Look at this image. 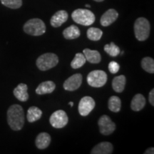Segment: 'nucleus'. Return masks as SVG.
Returning a JSON list of instances; mask_svg holds the SVG:
<instances>
[{"label": "nucleus", "instance_id": "obj_1", "mask_svg": "<svg viewBox=\"0 0 154 154\" xmlns=\"http://www.w3.org/2000/svg\"><path fill=\"white\" fill-rule=\"evenodd\" d=\"M7 122L14 131H20L24 124V112L20 105H11L7 111Z\"/></svg>", "mask_w": 154, "mask_h": 154}, {"label": "nucleus", "instance_id": "obj_2", "mask_svg": "<svg viewBox=\"0 0 154 154\" xmlns=\"http://www.w3.org/2000/svg\"><path fill=\"white\" fill-rule=\"evenodd\" d=\"M72 18L77 24L90 26L95 22V15L91 11L86 9H77L72 14Z\"/></svg>", "mask_w": 154, "mask_h": 154}, {"label": "nucleus", "instance_id": "obj_3", "mask_svg": "<svg viewBox=\"0 0 154 154\" xmlns=\"http://www.w3.org/2000/svg\"><path fill=\"white\" fill-rule=\"evenodd\" d=\"M151 30V26L148 19L143 17H139L134 23V33L138 41H146L149 38Z\"/></svg>", "mask_w": 154, "mask_h": 154}, {"label": "nucleus", "instance_id": "obj_4", "mask_svg": "<svg viewBox=\"0 0 154 154\" xmlns=\"http://www.w3.org/2000/svg\"><path fill=\"white\" fill-rule=\"evenodd\" d=\"M25 33L32 36H41L46 32V25L40 19H32L24 25Z\"/></svg>", "mask_w": 154, "mask_h": 154}, {"label": "nucleus", "instance_id": "obj_5", "mask_svg": "<svg viewBox=\"0 0 154 154\" xmlns=\"http://www.w3.org/2000/svg\"><path fill=\"white\" fill-rule=\"evenodd\" d=\"M59 63V58L55 54L46 53L40 56L36 60V66L41 71H47L54 68Z\"/></svg>", "mask_w": 154, "mask_h": 154}, {"label": "nucleus", "instance_id": "obj_6", "mask_svg": "<svg viewBox=\"0 0 154 154\" xmlns=\"http://www.w3.org/2000/svg\"><path fill=\"white\" fill-rule=\"evenodd\" d=\"M107 82L106 73L102 70L92 71L88 74L87 82L88 85L94 88L103 86Z\"/></svg>", "mask_w": 154, "mask_h": 154}, {"label": "nucleus", "instance_id": "obj_7", "mask_svg": "<svg viewBox=\"0 0 154 154\" xmlns=\"http://www.w3.org/2000/svg\"><path fill=\"white\" fill-rule=\"evenodd\" d=\"M69 118L64 111L58 110L54 112L50 116L49 122L54 128H62L68 124Z\"/></svg>", "mask_w": 154, "mask_h": 154}, {"label": "nucleus", "instance_id": "obj_8", "mask_svg": "<svg viewBox=\"0 0 154 154\" xmlns=\"http://www.w3.org/2000/svg\"><path fill=\"white\" fill-rule=\"evenodd\" d=\"M98 124L100 133L104 136L111 134L116 129V124L107 115L101 116L98 121Z\"/></svg>", "mask_w": 154, "mask_h": 154}, {"label": "nucleus", "instance_id": "obj_9", "mask_svg": "<svg viewBox=\"0 0 154 154\" xmlns=\"http://www.w3.org/2000/svg\"><path fill=\"white\" fill-rule=\"evenodd\" d=\"M95 107V101L91 96H84L79 103V112L82 116H86Z\"/></svg>", "mask_w": 154, "mask_h": 154}, {"label": "nucleus", "instance_id": "obj_10", "mask_svg": "<svg viewBox=\"0 0 154 154\" xmlns=\"http://www.w3.org/2000/svg\"><path fill=\"white\" fill-rule=\"evenodd\" d=\"M82 83V75L81 74H74L65 81L63 83V88L69 91H75L80 87Z\"/></svg>", "mask_w": 154, "mask_h": 154}, {"label": "nucleus", "instance_id": "obj_11", "mask_svg": "<svg viewBox=\"0 0 154 154\" xmlns=\"http://www.w3.org/2000/svg\"><path fill=\"white\" fill-rule=\"evenodd\" d=\"M119 17V13L115 9H110L102 15L100 22L103 26H109L116 20Z\"/></svg>", "mask_w": 154, "mask_h": 154}, {"label": "nucleus", "instance_id": "obj_12", "mask_svg": "<svg viewBox=\"0 0 154 154\" xmlns=\"http://www.w3.org/2000/svg\"><path fill=\"white\" fill-rule=\"evenodd\" d=\"M68 13L64 10L58 11L53 15L50 20V24L53 27H59L68 19Z\"/></svg>", "mask_w": 154, "mask_h": 154}, {"label": "nucleus", "instance_id": "obj_13", "mask_svg": "<svg viewBox=\"0 0 154 154\" xmlns=\"http://www.w3.org/2000/svg\"><path fill=\"white\" fill-rule=\"evenodd\" d=\"M113 145L109 142H101L94 146L91 154H111L113 153Z\"/></svg>", "mask_w": 154, "mask_h": 154}, {"label": "nucleus", "instance_id": "obj_14", "mask_svg": "<svg viewBox=\"0 0 154 154\" xmlns=\"http://www.w3.org/2000/svg\"><path fill=\"white\" fill-rule=\"evenodd\" d=\"M51 136L49 134L46 132L40 133L36 138V146L38 149H47L51 143Z\"/></svg>", "mask_w": 154, "mask_h": 154}, {"label": "nucleus", "instance_id": "obj_15", "mask_svg": "<svg viewBox=\"0 0 154 154\" xmlns=\"http://www.w3.org/2000/svg\"><path fill=\"white\" fill-rule=\"evenodd\" d=\"M56 88L55 84L51 81H47L41 83L36 88V93L38 95L51 94L54 91Z\"/></svg>", "mask_w": 154, "mask_h": 154}, {"label": "nucleus", "instance_id": "obj_16", "mask_svg": "<svg viewBox=\"0 0 154 154\" xmlns=\"http://www.w3.org/2000/svg\"><path fill=\"white\" fill-rule=\"evenodd\" d=\"M27 85L25 84H19L14 89V95L19 101L24 102L29 99V94L27 93Z\"/></svg>", "mask_w": 154, "mask_h": 154}, {"label": "nucleus", "instance_id": "obj_17", "mask_svg": "<svg viewBox=\"0 0 154 154\" xmlns=\"http://www.w3.org/2000/svg\"><path fill=\"white\" fill-rule=\"evenodd\" d=\"M145 97L140 94L135 95L131 102V108L134 111H140L146 106Z\"/></svg>", "mask_w": 154, "mask_h": 154}, {"label": "nucleus", "instance_id": "obj_18", "mask_svg": "<svg viewBox=\"0 0 154 154\" xmlns=\"http://www.w3.org/2000/svg\"><path fill=\"white\" fill-rule=\"evenodd\" d=\"M86 60L91 63H99L101 61V54L96 50H91L89 49H85L83 51Z\"/></svg>", "mask_w": 154, "mask_h": 154}, {"label": "nucleus", "instance_id": "obj_19", "mask_svg": "<svg viewBox=\"0 0 154 154\" xmlns=\"http://www.w3.org/2000/svg\"><path fill=\"white\" fill-rule=\"evenodd\" d=\"M126 79L124 75L116 76L112 81V87L113 90L117 93H121L124 91L126 86Z\"/></svg>", "mask_w": 154, "mask_h": 154}, {"label": "nucleus", "instance_id": "obj_20", "mask_svg": "<svg viewBox=\"0 0 154 154\" xmlns=\"http://www.w3.org/2000/svg\"><path fill=\"white\" fill-rule=\"evenodd\" d=\"M63 35L66 39H75L81 35L79 29L75 25H72L65 29L63 32Z\"/></svg>", "mask_w": 154, "mask_h": 154}, {"label": "nucleus", "instance_id": "obj_21", "mask_svg": "<svg viewBox=\"0 0 154 154\" xmlns=\"http://www.w3.org/2000/svg\"><path fill=\"white\" fill-rule=\"evenodd\" d=\"M42 116V111L41 109L36 106H31L27 111L26 118L29 123H33L39 120Z\"/></svg>", "mask_w": 154, "mask_h": 154}, {"label": "nucleus", "instance_id": "obj_22", "mask_svg": "<svg viewBox=\"0 0 154 154\" xmlns=\"http://www.w3.org/2000/svg\"><path fill=\"white\" fill-rule=\"evenodd\" d=\"M108 107L111 111L115 113L119 112L121 108V101L120 98L116 96H112L109 98V102H108Z\"/></svg>", "mask_w": 154, "mask_h": 154}, {"label": "nucleus", "instance_id": "obj_23", "mask_svg": "<svg viewBox=\"0 0 154 154\" xmlns=\"http://www.w3.org/2000/svg\"><path fill=\"white\" fill-rule=\"evenodd\" d=\"M86 58L82 53H77L75 55L74 59L71 62V66L73 69H77L84 66L86 63Z\"/></svg>", "mask_w": 154, "mask_h": 154}, {"label": "nucleus", "instance_id": "obj_24", "mask_svg": "<svg viewBox=\"0 0 154 154\" xmlns=\"http://www.w3.org/2000/svg\"><path fill=\"white\" fill-rule=\"evenodd\" d=\"M103 35V32L100 29L91 27L87 30V37L91 41H99Z\"/></svg>", "mask_w": 154, "mask_h": 154}, {"label": "nucleus", "instance_id": "obj_25", "mask_svg": "<svg viewBox=\"0 0 154 154\" xmlns=\"http://www.w3.org/2000/svg\"><path fill=\"white\" fill-rule=\"evenodd\" d=\"M141 66L144 71L150 74L154 73V61L151 57H145L141 61Z\"/></svg>", "mask_w": 154, "mask_h": 154}, {"label": "nucleus", "instance_id": "obj_26", "mask_svg": "<svg viewBox=\"0 0 154 154\" xmlns=\"http://www.w3.org/2000/svg\"><path fill=\"white\" fill-rule=\"evenodd\" d=\"M104 51L109 56L113 57H117L120 54V49L113 42H111L109 44H106L104 46Z\"/></svg>", "mask_w": 154, "mask_h": 154}, {"label": "nucleus", "instance_id": "obj_27", "mask_svg": "<svg viewBox=\"0 0 154 154\" xmlns=\"http://www.w3.org/2000/svg\"><path fill=\"white\" fill-rule=\"evenodd\" d=\"M2 4L10 9H19L22 7V0H0Z\"/></svg>", "mask_w": 154, "mask_h": 154}, {"label": "nucleus", "instance_id": "obj_28", "mask_svg": "<svg viewBox=\"0 0 154 154\" xmlns=\"http://www.w3.org/2000/svg\"><path fill=\"white\" fill-rule=\"evenodd\" d=\"M109 70L111 74H116L117 72H119V69H120V66L116 61H112L109 63Z\"/></svg>", "mask_w": 154, "mask_h": 154}, {"label": "nucleus", "instance_id": "obj_29", "mask_svg": "<svg viewBox=\"0 0 154 154\" xmlns=\"http://www.w3.org/2000/svg\"><path fill=\"white\" fill-rule=\"evenodd\" d=\"M149 100L150 103L153 106H154V89H152L149 93Z\"/></svg>", "mask_w": 154, "mask_h": 154}, {"label": "nucleus", "instance_id": "obj_30", "mask_svg": "<svg viewBox=\"0 0 154 154\" xmlns=\"http://www.w3.org/2000/svg\"><path fill=\"white\" fill-rule=\"evenodd\" d=\"M145 154H153L154 153V149L153 148H149L144 152Z\"/></svg>", "mask_w": 154, "mask_h": 154}, {"label": "nucleus", "instance_id": "obj_31", "mask_svg": "<svg viewBox=\"0 0 154 154\" xmlns=\"http://www.w3.org/2000/svg\"><path fill=\"white\" fill-rule=\"evenodd\" d=\"M94 1H95V2H101L104 1V0H94Z\"/></svg>", "mask_w": 154, "mask_h": 154}, {"label": "nucleus", "instance_id": "obj_32", "mask_svg": "<svg viewBox=\"0 0 154 154\" xmlns=\"http://www.w3.org/2000/svg\"><path fill=\"white\" fill-rule=\"evenodd\" d=\"M69 104L71 106H73V105H74V103H73V102H69Z\"/></svg>", "mask_w": 154, "mask_h": 154}, {"label": "nucleus", "instance_id": "obj_33", "mask_svg": "<svg viewBox=\"0 0 154 154\" xmlns=\"http://www.w3.org/2000/svg\"><path fill=\"white\" fill-rule=\"evenodd\" d=\"M85 6H86V7H88V8H89V7H91V6H90L89 5H86Z\"/></svg>", "mask_w": 154, "mask_h": 154}]
</instances>
